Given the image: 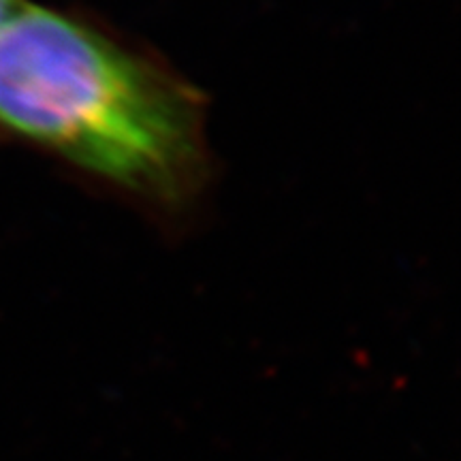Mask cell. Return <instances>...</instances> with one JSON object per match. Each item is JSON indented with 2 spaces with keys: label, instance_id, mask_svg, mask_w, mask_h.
I'll return each mask as SVG.
<instances>
[{
  "label": "cell",
  "instance_id": "cell-1",
  "mask_svg": "<svg viewBox=\"0 0 461 461\" xmlns=\"http://www.w3.org/2000/svg\"><path fill=\"white\" fill-rule=\"evenodd\" d=\"M0 135L165 218L210 180L205 96L152 51L22 3L0 24Z\"/></svg>",
  "mask_w": 461,
  "mask_h": 461
},
{
  "label": "cell",
  "instance_id": "cell-2",
  "mask_svg": "<svg viewBox=\"0 0 461 461\" xmlns=\"http://www.w3.org/2000/svg\"><path fill=\"white\" fill-rule=\"evenodd\" d=\"M22 3H24V0H0V24H3L15 9H20Z\"/></svg>",
  "mask_w": 461,
  "mask_h": 461
}]
</instances>
